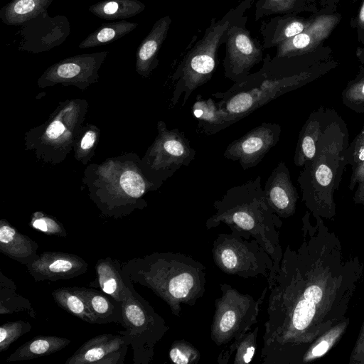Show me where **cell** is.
Masks as SVG:
<instances>
[{"mask_svg": "<svg viewBox=\"0 0 364 364\" xmlns=\"http://www.w3.org/2000/svg\"><path fill=\"white\" fill-rule=\"evenodd\" d=\"M52 0H13L4 9L6 23H19L44 11Z\"/></svg>", "mask_w": 364, "mask_h": 364, "instance_id": "cell-26", "label": "cell"}, {"mask_svg": "<svg viewBox=\"0 0 364 364\" xmlns=\"http://www.w3.org/2000/svg\"><path fill=\"white\" fill-rule=\"evenodd\" d=\"M55 304L74 316L90 324H96V318L77 287H60L51 294Z\"/></svg>", "mask_w": 364, "mask_h": 364, "instance_id": "cell-24", "label": "cell"}, {"mask_svg": "<svg viewBox=\"0 0 364 364\" xmlns=\"http://www.w3.org/2000/svg\"><path fill=\"white\" fill-rule=\"evenodd\" d=\"M159 136L151 148V169L158 181L171 177L181 166H188L195 159L196 151L178 128L168 129L165 123L158 124Z\"/></svg>", "mask_w": 364, "mask_h": 364, "instance_id": "cell-9", "label": "cell"}, {"mask_svg": "<svg viewBox=\"0 0 364 364\" xmlns=\"http://www.w3.org/2000/svg\"><path fill=\"white\" fill-rule=\"evenodd\" d=\"M144 5L134 0H118L105 2L92 6L91 11L100 18L106 19L128 18L141 12Z\"/></svg>", "mask_w": 364, "mask_h": 364, "instance_id": "cell-27", "label": "cell"}, {"mask_svg": "<svg viewBox=\"0 0 364 364\" xmlns=\"http://www.w3.org/2000/svg\"><path fill=\"white\" fill-rule=\"evenodd\" d=\"M230 233L219 234L211 250L215 264L223 272L249 279L269 277L273 260L262 246L250 234L235 228Z\"/></svg>", "mask_w": 364, "mask_h": 364, "instance_id": "cell-6", "label": "cell"}, {"mask_svg": "<svg viewBox=\"0 0 364 364\" xmlns=\"http://www.w3.org/2000/svg\"><path fill=\"white\" fill-rule=\"evenodd\" d=\"M122 269L133 283L165 301L177 317L181 304L194 306L205 291V267L182 253L155 252L123 262Z\"/></svg>", "mask_w": 364, "mask_h": 364, "instance_id": "cell-2", "label": "cell"}, {"mask_svg": "<svg viewBox=\"0 0 364 364\" xmlns=\"http://www.w3.org/2000/svg\"><path fill=\"white\" fill-rule=\"evenodd\" d=\"M297 249L287 245L279 268L267 279L269 295L260 361L301 363L309 345L343 321L358 281V266L342 259L336 239L316 236L306 217Z\"/></svg>", "mask_w": 364, "mask_h": 364, "instance_id": "cell-1", "label": "cell"}, {"mask_svg": "<svg viewBox=\"0 0 364 364\" xmlns=\"http://www.w3.org/2000/svg\"><path fill=\"white\" fill-rule=\"evenodd\" d=\"M25 312L35 318L36 311L30 301L19 294L14 282L0 271V314H14Z\"/></svg>", "mask_w": 364, "mask_h": 364, "instance_id": "cell-23", "label": "cell"}, {"mask_svg": "<svg viewBox=\"0 0 364 364\" xmlns=\"http://www.w3.org/2000/svg\"><path fill=\"white\" fill-rule=\"evenodd\" d=\"M351 359L354 363H364V326L353 352Z\"/></svg>", "mask_w": 364, "mask_h": 364, "instance_id": "cell-37", "label": "cell"}, {"mask_svg": "<svg viewBox=\"0 0 364 364\" xmlns=\"http://www.w3.org/2000/svg\"><path fill=\"white\" fill-rule=\"evenodd\" d=\"M171 19L168 16L161 18L144 39L137 53V67L144 74H149L157 65V54L164 41Z\"/></svg>", "mask_w": 364, "mask_h": 364, "instance_id": "cell-19", "label": "cell"}, {"mask_svg": "<svg viewBox=\"0 0 364 364\" xmlns=\"http://www.w3.org/2000/svg\"><path fill=\"white\" fill-rule=\"evenodd\" d=\"M253 1L245 0L229 11L220 21L212 20L204 37L189 52L173 76V80L176 81L171 97L173 105L178 102L182 95V105H184L196 89L210 80L215 68L218 48L225 41L227 30L242 16Z\"/></svg>", "mask_w": 364, "mask_h": 364, "instance_id": "cell-4", "label": "cell"}, {"mask_svg": "<svg viewBox=\"0 0 364 364\" xmlns=\"http://www.w3.org/2000/svg\"><path fill=\"white\" fill-rule=\"evenodd\" d=\"M358 159L360 161H364V147L360 150L358 154Z\"/></svg>", "mask_w": 364, "mask_h": 364, "instance_id": "cell-41", "label": "cell"}, {"mask_svg": "<svg viewBox=\"0 0 364 364\" xmlns=\"http://www.w3.org/2000/svg\"><path fill=\"white\" fill-rule=\"evenodd\" d=\"M96 140V134L92 131H88L84 135L81 141V148L84 150L90 149L95 144Z\"/></svg>", "mask_w": 364, "mask_h": 364, "instance_id": "cell-39", "label": "cell"}, {"mask_svg": "<svg viewBox=\"0 0 364 364\" xmlns=\"http://www.w3.org/2000/svg\"><path fill=\"white\" fill-rule=\"evenodd\" d=\"M361 91H362L363 94L364 95V83L361 86Z\"/></svg>", "mask_w": 364, "mask_h": 364, "instance_id": "cell-42", "label": "cell"}, {"mask_svg": "<svg viewBox=\"0 0 364 364\" xmlns=\"http://www.w3.org/2000/svg\"><path fill=\"white\" fill-rule=\"evenodd\" d=\"M192 112L198 120V129L206 135L215 134L232 124L226 112L212 98L198 95Z\"/></svg>", "mask_w": 364, "mask_h": 364, "instance_id": "cell-20", "label": "cell"}, {"mask_svg": "<svg viewBox=\"0 0 364 364\" xmlns=\"http://www.w3.org/2000/svg\"><path fill=\"white\" fill-rule=\"evenodd\" d=\"M65 131L64 125L60 121H54L46 129V136L51 139L60 136Z\"/></svg>", "mask_w": 364, "mask_h": 364, "instance_id": "cell-38", "label": "cell"}, {"mask_svg": "<svg viewBox=\"0 0 364 364\" xmlns=\"http://www.w3.org/2000/svg\"><path fill=\"white\" fill-rule=\"evenodd\" d=\"M303 75L277 77L269 72L267 62L257 73L234 84L225 92L212 94L232 124L259 107L296 87Z\"/></svg>", "mask_w": 364, "mask_h": 364, "instance_id": "cell-5", "label": "cell"}, {"mask_svg": "<svg viewBox=\"0 0 364 364\" xmlns=\"http://www.w3.org/2000/svg\"><path fill=\"white\" fill-rule=\"evenodd\" d=\"M298 0H259L256 4V20L273 14L291 12Z\"/></svg>", "mask_w": 364, "mask_h": 364, "instance_id": "cell-33", "label": "cell"}, {"mask_svg": "<svg viewBox=\"0 0 364 364\" xmlns=\"http://www.w3.org/2000/svg\"><path fill=\"white\" fill-rule=\"evenodd\" d=\"M339 19L335 14L317 16L305 31L277 46V58H289L314 50L330 35Z\"/></svg>", "mask_w": 364, "mask_h": 364, "instance_id": "cell-14", "label": "cell"}, {"mask_svg": "<svg viewBox=\"0 0 364 364\" xmlns=\"http://www.w3.org/2000/svg\"><path fill=\"white\" fill-rule=\"evenodd\" d=\"M30 225L33 229L43 232L47 235L66 237L68 233L63 225L53 217L44 215L41 212L33 214Z\"/></svg>", "mask_w": 364, "mask_h": 364, "instance_id": "cell-32", "label": "cell"}, {"mask_svg": "<svg viewBox=\"0 0 364 364\" xmlns=\"http://www.w3.org/2000/svg\"><path fill=\"white\" fill-rule=\"evenodd\" d=\"M220 289L222 294L215 301L210 327V338L218 347L237 341L258 322L260 306L268 291L266 287L255 300L228 284H221Z\"/></svg>", "mask_w": 364, "mask_h": 364, "instance_id": "cell-7", "label": "cell"}, {"mask_svg": "<svg viewBox=\"0 0 364 364\" xmlns=\"http://www.w3.org/2000/svg\"><path fill=\"white\" fill-rule=\"evenodd\" d=\"M123 335L132 347L134 364H150L156 344L170 328L153 306L134 289L122 302Z\"/></svg>", "mask_w": 364, "mask_h": 364, "instance_id": "cell-8", "label": "cell"}, {"mask_svg": "<svg viewBox=\"0 0 364 364\" xmlns=\"http://www.w3.org/2000/svg\"><path fill=\"white\" fill-rule=\"evenodd\" d=\"M259 328L249 331L237 341L232 343L220 352L217 362L220 364H228L235 353L233 364H245L252 361L257 348V338Z\"/></svg>", "mask_w": 364, "mask_h": 364, "instance_id": "cell-25", "label": "cell"}, {"mask_svg": "<svg viewBox=\"0 0 364 364\" xmlns=\"http://www.w3.org/2000/svg\"><path fill=\"white\" fill-rule=\"evenodd\" d=\"M36 282L66 280L87 272V262L81 257L59 251H45L38 258L26 265Z\"/></svg>", "mask_w": 364, "mask_h": 364, "instance_id": "cell-13", "label": "cell"}, {"mask_svg": "<svg viewBox=\"0 0 364 364\" xmlns=\"http://www.w3.org/2000/svg\"><path fill=\"white\" fill-rule=\"evenodd\" d=\"M263 190L269 205L279 217L287 218L294 213L298 196L283 161L269 175Z\"/></svg>", "mask_w": 364, "mask_h": 364, "instance_id": "cell-15", "label": "cell"}, {"mask_svg": "<svg viewBox=\"0 0 364 364\" xmlns=\"http://www.w3.org/2000/svg\"><path fill=\"white\" fill-rule=\"evenodd\" d=\"M168 357L176 364H197L200 359V353L190 342L178 340L172 343Z\"/></svg>", "mask_w": 364, "mask_h": 364, "instance_id": "cell-30", "label": "cell"}, {"mask_svg": "<svg viewBox=\"0 0 364 364\" xmlns=\"http://www.w3.org/2000/svg\"><path fill=\"white\" fill-rule=\"evenodd\" d=\"M32 328L30 322L18 320L8 321L0 326V353L6 351L21 336Z\"/></svg>", "mask_w": 364, "mask_h": 364, "instance_id": "cell-31", "label": "cell"}, {"mask_svg": "<svg viewBox=\"0 0 364 364\" xmlns=\"http://www.w3.org/2000/svg\"><path fill=\"white\" fill-rule=\"evenodd\" d=\"M282 128L273 122H262L226 147L225 159L237 161L243 170L255 167L278 142Z\"/></svg>", "mask_w": 364, "mask_h": 364, "instance_id": "cell-11", "label": "cell"}, {"mask_svg": "<svg viewBox=\"0 0 364 364\" xmlns=\"http://www.w3.org/2000/svg\"><path fill=\"white\" fill-rule=\"evenodd\" d=\"M136 26V23L117 22L102 27L96 33L91 34L80 45V48L97 46L119 38Z\"/></svg>", "mask_w": 364, "mask_h": 364, "instance_id": "cell-29", "label": "cell"}, {"mask_svg": "<svg viewBox=\"0 0 364 364\" xmlns=\"http://www.w3.org/2000/svg\"><path fill=\"white\" fill-rule=\"evenodd\" d=\"M129 346L119 333L100 334L84 342L65 364H124Z\"/></svg>", "mask_w": 364, "mask_h": 364, "instance_id": "cell-12", "label": "cell"}, {"mask_svg": "<svg viewBox=\"0 0 364 364\" xmlns=\"http://www.w3.org/2000/svg\"><path fill=\"white\" fill-rule=\"evenodd\" d=\"M77 289L87 301L96 318V324L116 323L122 326V303L97 289L77 287Z\"/></svg>", "mask_w": 364, "mask_h": 364, "instance_id": "cell-18", "label": "cell"}, {"mask_svg": "<svg viewBox=\"0 0 364 364\" xmlns=\"http://www.w3.org/2000/svg\"><path fill=\"white\" fill-rule=\"evenodd\" d=\"M71 341L57 336H38L19 346L7 358V362L28 360L55 353Z\"/></svg>", "mask_w": 364, "mask_h": 364, "instance_id": "cell-21", "label": "cell"}, {"mask_svg": "<svg viewBox=\"0 0 364 364\" xmlns=\"http://www.w3.org/2000/svg\"><path fill=\"white\" fill-rule=\"evenodd\" d=\"M347 326V320H344L322 334L309 347L302 357L301 363H309L325 355L339 340Z\"/></svg>", "mask_w": 364, "mask_h": 364, "instance_id": "cell-28", "label": "cell"}, {"mask_svg": "<svg viewBox=\"0 0 364 364\" xmlns=\"http://www.w3.org/2000/svg\"><path fill=\"white\" fill-rule=\"evenodd\" d=\"M120 185L123 191L134 199L141 198L146 190V184L142 176L133 171H127L122 173Z\"/></svg>", "mask_w": 364, "mask_h": 364, "instance_id": "cell-34", "label": "cell"}, {"mask_svg": "<svg viewBox=\"0 0 364 364\" xmlns=\"http://www.w3.org/2000/svg\"><path fill=\"white\" fill-rule=\"evenodd\" d=\"M95 277L89 284L122 303L132 293L133 282L124 272L122 263L110 257L100 259L95 266Z\"/></svg>", "mask_w": 364, "mask_h": 364, "instance_id": "cell-16", "label": "cell"}, {"mask_svg": "<svg viewBox=\"0 0 364 364\" xmlns=\"http://www.w3.org/2000/svg\"><path fill=\"white\" fill-rule=\"evenodd\" d=\"M213 208L215 213L205 222L208 230L224 223L250 234L273 260L269 276L278 270L283 255L279 232L282 222L267 201L259 176L229 188Z\"/></svg>", "mask_w": 364, "mask_h": 364, "instance_id": "cell-3", "label": "cell"}, {"mask_svg": "<svg viewBox=\"0 0 364 364\" xmlns=\"http://www.w3.org/2000/svg\"><path fill=\"white\" fill-rule=\"evenodd\" d=\"M315 176L317 181L322 186H327L332 179V172L326 165H320L316 170Z\"/></svg>", "mask_w": 364, "mask_h": 364, "instance_id": "cell-36", "label": "cell"}, {"mask_svg": "<svg viewBox=\"0 0 364 364\" xmlns=\"http://www.w3.org/2000/svg\"><path fill=\"white\" fill-rule=\"evenodd\" d=\"M81 70L82 67L79 63L67 62L59 65L55 70V73L60 78L69 79L79 75Z\"/></svg>", "mask_w": 364, "mask_h": 364, "instance_id": "cell-35", "label": "cell"}, {"mask_svg": "<svg viewBox=\"0 0 364 364\" xmlns=\"http://www.w3.org/2000/svg\"><path fill=\"white\" fill-rule=\"evenodd\" d=\"M242 17L228 28L225 36L226 55L223 61L224 74L234 82L245 80L252 68L262 59L261 48L245 28L246 17Z\"/></svg>", "mask_w": 364, "mask_h": 364, "instance_id": "cell-10", "label": "cell"}, {"mask_svg": "<svg viewBox=\"0 0 364 364\" xmlns=\"http://www.w3.org/2000/svg\"><path fill=\"white\" fill-rule=\"evenodd\" d=\"M38 247L36 241L20 232L6 220H0V252L2 254L27 265L38 258Z\"/></svg>", "mask_w": 364, "mask_h": 364, "instance_id": "cell-17", "label": "cell"}, {"mask_svg": "<svg viewBox=\"0 0 364 364\" xmlns=\"http://www.w3.org/2000/svg\"><path fill=\"white\" fill-rule=\"evenodd\" d=\"M311 21L300 18L277 17L262 26L265 48L278 46L284 41L302 33Z\"/></svg>", "mask_w": 364, "mask_h": 364, "instance_id": "cell-22", "label": "cell"}, {"mask_svg": "<svg viewBox=\"0 0 364 364\" xmlns=\"http://www.w3.org/2000/svg\"><path fill=\"white\" fill-rule=\"evenodd\" d=\"M358 24L360 28H364V0L358 12Z\"/></svg>", "mask_w": 364, "mask_h": 364, "instance_id": "cell-40", "label": "cell"}]
</instances>
